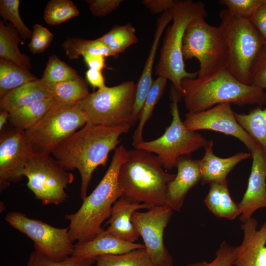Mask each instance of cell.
Returning <instances> with one entry per match:
<instances>
[{
  "label": "cell",
  "instance_id": "cell-1",
  "mask_svg": "<svg viewBox=\"0 0 266 266\" xmlns=\"http://www.w3.org/2000/svg\"><path fill=\"white\" fill-rule=\"evenodd\" d=\"M128 124L115 125L86 124L63 141L52 155L65 170L77 169L81 177L80 196H87V190L95 170L105 166L109 153L115 150L119 137L128 133Z\"/></svg>",
  "mask_w": 266,
  "mask_h": 266
},
{
  "label": "cell",
  "instance_id": "cell-2",
  "mask_svg": "<svg viewBox=\"0 0 266 266\" xmlns=\"http://www.w3.org/2000/svg\"><path fill=\"white\" fill-rule=\"evenodd\" d=\"M128 156L122 145L114 151L110 166L93 191L83 200L75 213L65 216L69 221L68 234L71 241L81 243L90 240L103 230L101 225L110 216L114 203L123 196L119 173Z\"/></svg>",
  "mask_w": 266,
  "mask_h": 266
},
{
  "label": "cell",
  "instance_id": "cell-3",
  "mask_svg": "<svg viewBox=\"0 0 266 266\" xmlns=\"http://www.w3.org/2000/svg\"><path fill=\"white\" fill-rule=\"evenodd\" d=\"M181 86L188 112L202 111L222 103L260 107L266 103L264 89L243 83L227 68L205 79L184 78Z\"/></svg>",
  "mask_w": 266,
  "mask_h": 266
},
{
  "label": "cell",
  "instance_id": "cell-4",
  "mask_svg": "<svg viewBox=\"0 0 266 266\" xmlns=\"http://www.w3.org/2000/svg\"><path fill=\"white\" fill-rule=\"evenodd\" d=\"M164 168L158 156L134 148L128 150L118 176L123 196L154 207H168L167 186L176 175L168 173Z\"/></svg>",
  "mask_w": 266,
  "mask_h": 266
},
{
  "label": "cell",
  "instance_id": "cell-5",
  "mask_svg": "<svg viewBox=\"0 0 266 266\" xmlns=\"http://www.w3.org/2000/svg\"><path fill=\"white\" fill-rule=\"evenodd\" d=\"M172 23L168 26L161 49L155 74L168 79L182 95L181 82L184 78H196L198 73L186 70L182 54L183 38L186 28L193 20L206 18L204 3L192 0H175L170 10Z\"/></svg>",
  "mask_w": 266,
  "mask_h": 266
},
{
  "label": "cell",
  "instance_id": "cell-6",
  "mask_svg": "<svg viewBox=\"0 0 266 266\" xmlns=\"http://www.w3.org/2000/svg\"><path fill=\"white\" fill-rule=\"evenodd\" d=\"M219 26L224 35L228 51L226 68L239 81L250 85L253 66L264 46L250 21L231 14L227 9L219 14Z\"/></svg>",
  "mask_w": 266,
  "mask_h": 266
},
{
  "label": "cell",
  "instance_id": "cell-7",
  "mask_svg": "<svg viewBox=\"0 0 266 266\" xmlns=\"http://www.w3.org/2000/svg\"><path fill=\"white\" fill-rule=\"evenodd\" d=\"M204 17L191 21L184 32L182 54L184 61L193 58L199 63L197 78H209L226 68L228 51L219 26L208 24Z\"/></svg>",
  "mask_w": 266,
  "mask_h": 266
},
{
  "label": "cell",
  "instance_id": "cell-8",
  "mask_svg": "<svg viewBox=\"0 0 266 266\" xmlns=\"http://www.w3.org/2000/svg\"><path fill=\"white\" fill-rule=\"evenodd\" d=\"M78 103L56 102L38 122L25 131L33 155L52 154L63 141L86 124Z\"/></svg>",
  "mask_w": 266,
  "mask_h": 266
},
{
  "label": "cell",
  "instance_id": "cell-9",
  "mask_svg": "<svg viewBox=\"0 0 266 266\" xmlns=\"http://www.w3.org/2000/svg\"><path fill=\"white\" fill-rule=\"evenodd\" d=\"M170 113L172 120L164 134L158 138L144 141L134 148L155 153L160 159L165 169L176 167L179 158L190 156L198 149L205 147L208 140L197 132L188 130L182 121L178 102L182 97L172 86Z\"/></svg>",
  "mask_w": 266,
  "mask_h": 266
},
{
  "label": "cell",
  "instance_id": "cell-10",
  "mask_svg": "<svg viewBox=\"0 0 266 266\" xmlns=\"http://www.w3.org/2000/svg\"><path fill=\"white\" fill-rule=\"evenodd\" d=\"M135 92L136 85L129 81L90 93L78 103L86 117V124H130Z\"/></svg>",
  "mask_w": 266,
  "mask_h": 266
},
{
  "label": "cell",
  "instance_id": "cell-11",
  "mask_svg": "<svg viewBox=\"0 0 266 266\" xmlns=\"http://www.w3.org/2000/svg\"><path fill=\"white\" fill-rule=\"evenodd\" d=\"M27 186L44 205H58L68 198L65 189L74 180L72 173L64 169L49 155H33L23 171Z\"/></svg>",
  "mask_w": 266,
  "mask_h": 266
},
{
  "label": "cell",
  "instance_id": "cell-12",
  "mask_svg": "<svg viewBox=\"0 0 266 266\" xmlns=\"http://www.w3.org/2000/svg\"><path fill=\"white\" fill-rule=\"evenodd\" d=\"M5 220L30 238L34 243V250L50 259L61 261L72 255L74 245L70 239L68 228H56L16 211L8 213Z\"/></svg>",
  "mask_w": 266,
  "mask_h": 266
},
{
  "label": "cell",
  "instance_id": "cell-13",
  "mask_svg": "<svg viewBox=\"0 0 266 266\" xmlns=\"http://www.w3.org/2000/svg\"><path fill=\"white\" fill-rule=\"evenodd\" d=\"M172 210L155 206L145 212L135 211L132 222L144 241L145 249L156 266H173L172 256L165 245L164 234L170 220Z\"/></svg>",
  "mask_w": 266,
  "mask_h": 266
},
{
  "label": "cell",
  "instance_id": "cell-14",
  "mask_svg": "<svg viewBox=\"0 0 266 266\" xmlns=\"http://www.w3.org/2000/svg\"><path fill=\"white\" fill-rule=\"evenodd\" d=\"M33 154L27 141L25 131L14 127L2 131L0 136V190L23 178V171Z\"/></svg>",
  "mask_w": 266,
  "mask_h": 266
},
{
  "label": "cell",
  "instance_id": "cell-15",
  "mask_svg": "<svg viewBox=\"0 0 266 266\" xmlns=\"http://www.w3.org/2000/svg\"><path fill=\"white\" fill-rule=\"evenodd\" d=\"M234 112L231 104H219L202 111L186 113L183 123L191 131L211 130L233 136L250 151L257 142L239 124Z\"/></svg>",
  "mask_w": 266,
  "mask_h": 266
},
{
  "label": "cell",
  "instance_id": "cell-16",
  "mask_svg": "<svg viewBox=\"0 0 266 266\" xmlns=\"http://www.w3.org/2000/svg\"><path fill=\"white\" fill-rule=\"evenodd\" d=\"M250 152L252 159L250 174L246 190L238 203L242 223L259 209L266 208V155L257 143Z\"/></svg>",
  "mask_w": 266,
  "mask_h": 266
},
{
  "label": "cell",
  "instance_id": "cell-17",
  "mask_svg": "<svg viewBox=\"0 0 266 266\" xmlns=\"http://www.w3.org/2000/svg\"><path fill=\"white\" fill-rule=\"evenodd\" d=\"M253 217L241 225L243 236L233 266H266V220L258 229Z\"/></svg>",
  "mask_w": 266,
  "mask_h": 266
},
{
  "label": "cell",
  "instance_id": "cell-18",
  "mask_svg": "<svg viewBox=\"0 0 266 266\" xmlns=\"http://www.w3.org/2000/svg\"><path fill=\"white\" fill-rule=\"evenodd\" d=\"M171 10L163 13L158 18L149 54L140 78L136 85L135 100L130 125L133 126L138 121L141 110L153 81L152 70L161 37L168 24L172 21Z\"/></svg>",
  "mask_w": 266,
  "mask_h": 266
},
{
  "label": "cell",
  "instance_id": "cell-19",
  "mask_svg": "<svg viewBox=\"0 0 266 266\" xmlns=\"http://www.w3.org/2000/svg\"><path fill=\"white\" fill-rule=\"evenodd\" d=\"M189 156L178 159L176 167L177 174L167 186V206L172 210H180L189 190L200 180L199 160Z\"/></svg>",
  "mask_w": 266,
  "mask_h": 266
},
{
  "label": "cell",
  "instance_id": "cell-20",
  "mask_svg": "<svg viewBox=\"0 0 266 266\" xmlns=\"http://www.w3.org/2000/svg\"><path fill=\"white\" fill-rule=\"evenodd\" d=\"M154 206L133 201L124 196L113 204L110 216L106 224V230L119 239L131 243L139 237V233L132 222L133 214L141 209H150Z\"/></svg>",
  "mask_w": 266,
  "mask_h": 266
},
{
  "label": "cell",
  "instance_id": "cell-21",
  "mask_svg": "<svg viewBox=\"0 0 266 266\" xmlns=\"http://www.w3.org/2000/svg\"><path fill=\"white\" fill-rule=\"evenodd\" d=\"M142 248H145L144 244L123 241L103 229L94 238L74 244L71 256L95 259L99 256L122 254Z\"/></svg>",
  "mask_w": 266,
  "mask_h": 266
},
{
  "label": "cell",
  "instance_id": "cell-22",
  "mask_svg": "<svg viewBox=\"0 0 266 266\" xmlns=\"http://www.w3.org/2000/svg\"><path fill=\"white\" fill-rule=\"evenodd\" d=\"M203 157L199 160L201 184L227 180L231 171L240 162L251 156V154L238 152L230 157L221 158L213 153V141L208 140L204 147Z\"/></svg>",
  "mask_w": 266,
  "mask_h": 266
},
{
  "label": "cell",
  "instance_id": "cell-23",
  "mask_svg": "<svg viewBox=\"0 0 266 266\" xmlns=\"http://www.w3.org/2000/svg\"><path fill=\"white\" fill-rule=\"evenodd\" d=\"M209 185V190L204 200L208 210L218 218L230 220L239 216L238 203H235L230 196L227 180Z\"/></svg>",
  "mask_w": 266,
  "mask_h": 266
},
{
  "label": "cell",
  "instance_id": "cell-24",
  "mask_svg": "<svg viewBox=\"0 0 266 266\" xmlns=\"http://www.w3.org/2000/svg\"><path fill=\"white\" fill-rule=\"evenodd\" d=\"M51 98L44 84L38 79L13 90L1 98L0 108L1 110L9 112L28 104Z\"/></svg>",
  "mask_w": 266,
  "mask_h": 266
},
{
  "label": "cell",
  "instance_id": "cell-25",
  "mask_svg": "<svg viewBox=\"0 0 266 266\" xmlns=\"http://www.w3.org/2000/svg\"><path fill=\"white\" fill-rule=\"evenodd\" d=\"M23 39L11 24H4L0 21V59L7 61L30 70L32 67L31 59L19 50V44Z\"/></svg>",
  "mask_w": 266,
  "mask_h": 266
},
{
  "label": "cell",
  "instance_id": "cell-26",
  "mask_svg": "<svg viewBox=\"0 0 266 266\" xmlns=\"http://www.w3.org/2000/svg\"><path fill=\"white\" fill-rule=\"evenodd\" d=\"M57 102L52 98L35 101L9 112L14 127L26 131L38 122Z\"/></svg>",
  "mask_w": 266,
  "mask_h": 266
},
{
  "label": "cell",
  "instance_id": "cell-27",
  "mask_svg": "<svg viewBox=\"0 0 266 266\" xmlns=\"http://www.w3.org/2000/svg\"><path fill=\"white\" fill-rule=\"evenodd\" d=\"M44 85L52 98L61 103H77L90 93L86 82L80 76L56 84Z\"/></svg>",
  "mask_w": 266,
  "mask_h": 266
},
{
  "label": "cell",
  "instance_id": "cell-28",
  "mask_svg": "<svg viewBox=\"0 0 266 266\" xmlns=\"http://www.w3.org/2000/svg\"><path fill=\"white\" fill-rule=\"evenodd\" d=\"M38 79L30 70L0 59V98L13 90Z\"/></svg>",
  "mask_w": 266,
  "mask_h": 266
},
{
  "label": "cell",
  "instance_id": "cell-29",
  "mask_svg": "<svg viewBox=\"0 0 266 266\" xmlns=\"http://www.w3.org/2000/svg\"><path fill=\"white\" fill-rule=\"evenodd\" d=\"M241 127L260 145L266 155V108L257 106L247 114L234 112Z\"/></svg>",
  "mask_w": 266,
  "mask_h": 266
},
{
  "label": "cell",
  "instance_id": "cell-30",
  "mask_svg": "<svg viewBox=\"0 0 266 266\" xmlns=\"http://www.w3.org/2000/svg\"><path fill=\"white\" fill-rule=\"evenodd\" d=\"M167 79L158 76L152 86L140 112L138 125L133 135L132 145L136 147L144 140L142 137L144 127L152 115L154 108L162 96L166 86Z\"/></svg>",
  "mask_w": 266,
  "mask_h": 266
},
{
  "label": "cell",
  "instance_id": "cell-31",
  "mask_svg": "<svg viewBox=\"0 0 266 266\" xmlns=\"http://www.w3.org/2000/svg\"><path fill=\"white\" fill-rule=\"evenodd\" d=\"M66 55L70 60L78 59L80 56L94 54L105 57L115 54L109 48L98 38L86 40L78 38H67L62 44Z\"/></svg>",
  "mask_w": 266,
  "mask_h": 266
},
{
  "label": "cell",
  "instance_id": "cell-32",
  "mask_svg": "<svg viewBox=\"0 0 266 266\" xmlns=\"http://www.w3.org/2000/svg\"><path fill=\"white\" fill-rule=\"evenodd\" d=\"M98 39L107 45L116 58L129 47L138 42L135 29L130 23L115 26Z\"/></svg>",
  "mask_w": 266,
  "mask_h": 266
},
{
  "label": "cell",
  "instance_id": "cell-33",
  "mask_svg": "<svg viewBox=\"0 0 266 266\" xmlns=\"http://www.w3.org/2000/svg\"><path fill=\"white\" fill-rule=\"evenodd\" d=\"M96 266H156L145 248L119 255H108L94 259Z\"/></svg>",
  "mask_w": 266,
  "mask_h": 266
},
{
  "label": "cell",
  "instance_id": "cell-34",
  "mask_svg": "<svg viewBox=\"0 0 266 266\" xmlns=\"http://www.w3.org/2000/svg\"><path fill=\"white\" fill-rule=\"evenodd\" d=\"M80 76L77 72L57 56L49 57L41 81L46 85H53L74 80Z\"/></svg>",
  "mask_w": 266,
  "mask_h": 266
},
{
  "label": "cell",
  "instance_id": "cell-35",
  "mask_svg": "<svg viewBox=\"0 0 266 266\" xmlns=\"http://www.w3.org/2000/svg\"><path fill=\"white\" fill-rule=\"evenodd\" d=\"M79 11L70 0H51L44 11L45 22L51 26L59 25L78 16Z\"/></svg>",
  "mask_w": 266,
  "mask_h": 266
},
{
  "label": "cell",
  "instance_id": "cell-36",
  "mask_svg": "<svg viewBox=\"0 0 266 266\" xmlns=\"http://www.w3.org/2000/svg\"><path fill=\"white\" fill-rule=\"evenodd\" d=\"M19 0H0V15L4 21L7 20L16 29L23 40L31 39L33 31L24 24L20 17Z\"/></svg>",
  "mask_w": 266,
  "mask_h": 266
},
{
  "label": "cell",
  "instance_id": "cell-37",
  "mask_svg": "<svg viewBox=\"0 0 266 266\" xmlns=\"http://www.w3.org/2000/svg\"><path fill=\"white\" fill-rule=\"evenodd\" d=\"M95 263L94 259L72 256L63 260L55 261L34 250L31 253L26 266H92Z\"/></svg>",
  "mask_w": 266,
  "mask_h": 266
},
{
  "label": "cell",
  "instance_id": "cell-38",
  "mask_svg": "<svg viewBox=\"0 0 266 266\" xmlns=\"http://www.w3.org/2000/svg\"><path fill=\"white\" fill-rule=\"evenodd\" d=\"M265 0H220L219 2L227 7L233 15L249 20Z\"/></svg>",
  "mask_w": 266,
  "mask_h": 266
},
{
  "label": "cell",
  "instance_id": "cell-39",
  "mask_svg": "<svg viewBox=\"0 0 266 266\" xmlns=\"http://www.w3.org/2000/svg\"><path fill=\"white\" fill-rule=\"evenodd\" d=\"M238 246H233L223 241L215 252V258L210 262H198L186 266H233L238 254Z\"/></svg>",
  "mask_w": 266,
  "mask_h": 266
},
{
  "label": "cell",
  "instance_id": "cell-40",
  "mask_svg": "<svg viewBox=\"0 0 266 266\" xmlns=\"http://www.w3.org/2000/svg\"><path fill=\"white\" fill-rule=\"evenodd\" d=\"M33 34L28 44L30 52L38 54L44 52L50 44L54 35L46 27L39 24L33 27Z\"/></svg>",
  "mask_w": 266,
  "mask_h": 266
},
{
  "label": "cell",
  "instance_id": "cell-41",
  "mask_svg": "<svg viewBox=\"0 0 266 266\" xmlns=\"http://www.w3.org/2000/svg\"><path fill=\"white\" fill-rule=\"evenodd\" d=\"M250 85L266 89V46H264L253 66Z\"/></svg>",
  "mask_w": 266,
  "mask_h": 266
},
{
  "label": "cell",
  "instance_id": "cell-42",
  "mask_svg": "<svg viewBox=\"0 0 266 266\" xmlns=\"http://www.w3.org/2000/svg\"><path fill=\"white\" fill-rule=\"evenodd\" d=\"M89 10L97 17L105 16L116 10L122 0H86Z\"/></svg>",
  "mask_w": 266,
  "mask_h": 266
},
{
  "label": "cell",
  "instance_id": "cell-43",
  "mask_svg": "<svg viewBox=\"0 0 266 266\" xmlns=\"http://www.w3.org/2000/svg\"><path fill=\"white\" fill-rule=\"evenodd\" d=\"M250 22L266 46V0L258 8Z\"/></svg>",
  "mask_w": 266,
  "mask_h": 266
},
{
  "label": "cell",
  "instance_id": "cell-44",
  "mask_svg": "<svg viewBox=\"0 0 266 266\" xmlns=\"http://www.w3.org/2000/svg\"><path fill=\"white\" fill-rule=\"evenodd\" d=\"M175 0H143L141 3L153 14H158L170 10Z\"/></svg>",
  "mask_w": 266,
  "mask_h": 266
},
{
  "label": "cell",
  "instance_id": "cell-45",
  "mask_svg": "<svg viewBox=\"0 0 266 266\" xmlns=\"http://www.w3.org/2000/svg\"><path fill=\"white\" fill-rule=\"evenodd\" d=\"M88 83L94 88L101 89L106 87L102 71L89 68L86 72Z\"/></svg>",
  "mask_w": 266,
  "mask_h": 266
},
{
  "label": "cell",
  "instance_id": "cell-46",
  "mask_svg": "<svg viewBox=\"0 0 266 266\" xmlns=\"http://www.w3.org/2000/svg\"><path fill=\"white\" fill-rule=\"evenodd\" d=\"M83 58L89 68L102 71L105 67V57L101 55L86 54Z\"/></svg>",
  "mask_w": 266,
  "mask_h": 266
},
{
  "label": "cell",
  "instance_id": "cell-47",
  "mask_svg": "<svg viewBox=\"0 0 266 266\" xmlns=\"http://www.w3.org/2000/svg\"><path fill=\"white\" fill-rule=\"evenodd\" d=\"M9 116V113L6 111L1 110L0 111V131L3 130L4 126L8 121Z\"/></svg>",
  "mask_w": 266,
  "mask_h": 266
}]
</instances>
